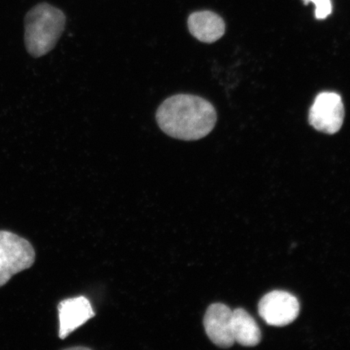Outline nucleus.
I'll list each match as a JSON object with an SVG mask.
<instances>
[{
    "mask_svg": "<svg viewBox=\"0 0 350 350\" xmlns=\"http://www.w3.org/2000/svg\"><path fill=\"white\" fill-rule=\"evenodd\" d=\"M215 108L199 96L177 94L165 99L157 109L156 120L169 137L194 142L208 135L216 125Z\"/></svg>",
    "mask_w": 350,
    "mask_h": 350,
    "instance_id": "f257e3e1",
    "label": "nucleus"
},
{
    "mask_svg": "<svg viewBox=\"0 0 350 350\" xmlns=\"http://www.w3.org/2000/svg\"><path fill=\"white\" fill-rule=\"evenodd\" d=\"M64 13L46 3L38 4L25 18V43L29 54L38 58L54 49L65 29Z\"/></svg>",
    "mask_w": 350,
    "mask_h": 350,
    "instance_id": "f03ea898",
    "label": "nucleus"
},
{
    "mask_svg": "<svg viewBox=\"0 0 350 350\" xmlns=\"http://www.w3.org/2000/svg\"><path fill=\"white\" fill-rule=\"evenodd\" d=\"M35 261L32 244L20 236L0 230V287L13 275L28 269Z\"/></svg>",
    "mask_w": 350,
    "mask_h": 350,
    "instance_id": "7ed1b4c3",
    "label": "nucleus"
},
{
    "mask_svg": "<svg viewBox=\"0 0 350 350\" xmlns=\"http://www.w3.org/2000/svg\"><path fill=\"white\" fill-rule=\"evenodd\" d=\"M345 116L340 96L331 92L319 94L310 109L309 122L313 128L326 134L338 133Z\"/></svg>",
    "mask_w": 350,
    "mask_h": 350,
    "instance_id": "20e7f679",
    "label": "nucleus"
},
{
    "mask_svg": "<svg viewBox=\"0 0 350 350\" xmlns=\"http://www.w3.org/2000/svg\"><path fill=\"white\" fill-rule=\"evenodd\" d=\"M299 301L290 293L275 291L262 297L259 314L269 325L283 327L290 325L299 317Z\"/></svg>",
    "mask_w": 350,
    "mask_h": 350,
    "instance_id": "39448f33",
    "label": "nucleus"
},
{
    "mask_svg": "<svg viewBox=\"0 0 350 350\" xmlns=\"http://www.w3.org/2000/svg\"><path fill=\"white\" fill-rule=\"evenodd\" d=\"M233 310L222 304L209 306L204 318L205 332L213 344L219 347L230 348L235 342L232 331Z\"/></svg>",
    "mask_w": 350,
    "mask_h": 350,
    "instance_id": "423d86ee",
    "label": "nucleus"
},
{
    "mask_svg": "<svg viewBox=\"0 0 350 350\" xmlns=\"http://www.w3.org/2000/svg\"><path fill=\"white\" fill-rule=\"evenodd\" d=\"M58 310L59 336L62 340L95 316L90 301L83 296L61 301Z\"/></svg>",
    "mask_w": 350,
    "mask_h": 350,
    "instance_id": "0eeeda50",
    "label": "nucleus"
},
{
    "mask_svg": "<svg viewBox=\"0 0 350 350\" xmlns=\"http://www.w3.org/2000/svg\"><path fill=\"white\" fill-rule=\"evenodd\" d=\"M188 29L197 40L213 43L226 32V24L215 12L200 11L191 13L187 20Z\"/></svg>",
    "mask_w": 350,
    "mask_h": 350,
    "instance_id": "6e6552de",
    "label": "nucleus"
},
{
    "mask_svg": "<svg viewBox=\"0 0 350 350\" xmlns=\"http://www.w3.org/2000/svg\"><path fill=\"white\" fill-rule=\"evenodd\" d=\"M232 331L235 342L243 347H256L260 342V327L255 319L244 309L238 308L233 310Z\"/></svg>",
    "mask_w": 350,
    "mask_h": 350,
    "instance_id": "1a4fd4ad",
    "label": "nucleus"
},
{
    "mask_svg": "<svg viewBox=\"0 0 350 350\" xmlns=\"http://www.w3.org/2000/svg\"><path fill=\"white\" fill-rule=\"evenodd\" d=\"M306 5L310 2H312L316 5V17L317 19L323 20L327 18L332 12V5L331 0H304Z\"/></svg>",
    "mask_w": 350,
    "mask_h": 350,
    "instance_id": "9d476101",
    "label": "nucleus"
}]
</instances>
